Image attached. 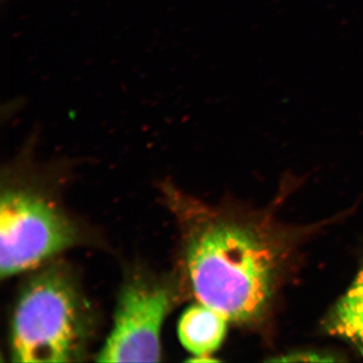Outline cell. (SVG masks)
Instances as JSON below:
<instances>
[{"instance_id":"6da1fadb","label":"cell","mask_w":363,"mask_h":363,"mask_svg":"<svg viewBox=\"0 0 363 363\" xmlns=\"http://www.w3.org/2000/svg\"><path fill=\"white\" fill-rule=\"evenodd\" d=\"M187 266L198 301L228 321L259 318L271 298L274 259L250 229L216 222L196 231L187 245Z\"/></svg>"},{"instance_id":"7a4b0ae2","label":"cell","mask_w":363,"mask_h":363,"mask_svg":"<svg viewBox=\"0 0 363 363\" xmlns=\"http://www.w3.org/2000/svg\"><path fill=\"white\" fill-rule=\"evenodd\" d=\"M84 318L68 277L50 269L33 277L14 311L11 327L13 362H68L81 347Z\"/></svg>"},{"instance_id":"3957f363","label":"cell","mask_w":363,"mask_h":363,"mask_svg":"<svg viewBox=\"0 0 363 363\" xmlns=\"http://www.w3.org/2000/svg\"><path fill=\"white\" fill-rule=\"evenodd\" d=\"M76 231L51 203L23 190H7L0 201V274L37 267L70 247Z\"/></svg>"},{"instance_id":"277c9868","label":"cell","mask_w":363,"mask_h":363,"mask_svg":"<svg viewBox=\"0 0 363 363\" xmlns=\"http://www.w3.org/2000/svg\"><path fill=\"white\" fill-rule=\"evenodd\" d=\"M169 307V293L162 286L143 281L128 284L97 362H159L162 325Z\"/></svg>"},{"instance_id":"5b68a950","label":"cell","mask_w":363,"mask_h":363,"mask_svg":"<svg viewBox=\"0 0 363 363\" xmlns=\"http://www.w3.org/2000/svg\"><path fill=\"white\" fill-rule=\"evenodd\" d=\"M227 321L220 313L202 303L191 306L179 322V337L186 350L204 362L203 357L221 345L225 337Z\"/></svg>"},{"instance_id":"8992f818","label":"cell","mask_w":363,"mask_h":363,"mask_svg":"<svg viewBox=\"0 0 363 363\" xmlns=\"http://www.w3.org/2000/svg\"><path fill=\"white\" fill-rule=\"evenodd\" d=\"M326 329L363 350V266L326 320Z\"/></svg>"}]
</instances>
